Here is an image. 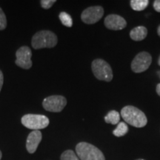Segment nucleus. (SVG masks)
Masks as SVG:
<instances>
[{"instance_id": "1", "label": "nucleus", "mask_w": 160, "mask_h": 160, "mask_svg": "<svg viewBox=\"0 0 160 160\" xmlns=\"http://www.w3.org/2000/svg\"><path fill=\"white\" fill-rule=\"evenodd\" d=\"M121 116L125 122L135 128H143L148 123L145 113L134 106L127 105L124 107L121 110Z\"/></svg>"}, {"instance_id": "19", "label": "nucleus", "mask_w": 160, "mask_h": 160, "mask_svg": "<svg viewBox=\"0 0 160 160\" xmlns=\"http://www.w3.org/2000/svg\"><path fill=\"white\" fill-rule=\"evenodd\" d=\"M56 0H42L41 5L44 9H49L56 2Z\"/></svg>"}, {"instance_id": "7", "label": "nucleus", "mask_w": 160, "mask_h": 160, "mask_svg": "<svg viewBox=\"0 0 160 160\" xmlns=\"http://www.w3.org/2000/svg\"><path fill=\"white\" fill-rule=\"evenodd\" d=\"M67 105V100L62 96L53 95L46 97L42 102V106L50 112H61Z\"/></svg>"}, {"instance_id": "18", "label": "nucleus", "mask_w": 160, "mask_h": 160, "mask_svg": "<svg viewBox=\"0 0 160 160\" xmlns=\"http://www.w3.org/2000/svg\"><path fill=\"white\" fill-rule=\"evenodd\" d=\"M6 27H7V19L5 13L0 8V31L5 29Z\"/></svg>"}, {"instance_id": "4", "label": "nucleus", "mask_w": 160, "mask_h": 160, "mask_svg": "<svg viewBox=\"0 0 160 160\" xmlns=\"http://www.w3.org/2000/svg\"><path fill=\"white\" fill-rule=\"evenodd\" d=\"M92 71L96 78L99 80L105 82H111L113 75L111 65L107 62L102 59L93 60L91 65Z\"/></svg>"}, {"instance_id": "21", "label": "nucleus", "mask_w": 160, "mask_h": 160, "mask_svg": "<svg viewBox=\"0 0 160 160\" xmlns=\"http://www.w3.org/2000/svg\"><path fill=\"white\" fill-rule=\"evenodd\" d=\"M3 82H4V76H3L2 72L1 70H0V91H1L2 88Z\"/></svg>"}, {"instance_id": "3", "label": "nucleus", "mask_w": 160, "mask_h": 160, "mask_svg": "<svg viewBox=\"0 0 160 160\" xmlns=\"http://www.w3.org/2000/svg\"><path fill=\"white\" fill-rule=\"evenodd\" d=\"M76 151L81 160H105L103 153L98 148L85 142L77 144Z\"/></svg>"}, {"instance_id": "16", "label": "nucleus", "mask_w": 160, "mask_h": 160, "mask_svg": "<svg viewBox=\"0 0 160 160\" xmlns=\"http://www.w3.org/2000/svg\"><path fill=\"white\" fill-rule=\"evenodd\" d=\"M59 17L60 21H61L63 25L68 28L72 27V25H73V20H72L71 17L68 13H67L66 12H61L59 13Z\"/></svg>"}, {"instance_id": "5", "label": "nucleus", "mask_w": 160, "mask_h": 160, "mask_svg": "<svg viewBox=\"0 0 160 160\" xmlns=\"http://www.w3.org/2000/svg\"><path fill=\"white\" fill-rule=\"evenodd\" d=\"M22 124L28 129L39 131L48 126L49 119L44 115L26 114L22 118Z\"/></svg>"}, {"instance_id": "11", "label": "nucleus", "mask_w": 160, "mask_h": 160, "mask_svg": "<svg viewBox=\"0 0 160 160\" xmlns=\"http://www.w3.org/2000/svg\"><path fill=\"white\" fill-rule=\"evenodd\" d=\"M42 138V135L39 131H33L29 133L26 141V148L29 153H33L37 151Z\"/></svg>"}, {"instance_id": "6", "label": "nucleus", "mask_w": 160, "mask_h": 160, "mask_svg": "<svg viewBox=\"0 0 160 160\" xmlns=\"http://www.w3.org/2000/svg\"><path fill=\"white\" fill-rule=\"evenodd\" d=\"M152 62V57L146 51L140 52L131 62V69L134 73H139L147 71Z\"/></svg>"}, {"instance_id": "8", "label": "nucleus", "mask_w": 160, "mask_h": 160, "mask_svg": "<svg viewBox=\"0 0 160 160\" xmlns=\"http://www.w3.org/2000/svg\"><path fill=\"white\" fill-rule=\"evenodd\" d=\"M104 14V9L101 6H93L86 8L81 15L83 22L88 25L97 23L102 19Z\"/></svg>"}, {"instance_id": "24", "label": "nucleus", "mask_w": 160, "mask_h": 160, "mask_svg": "<svg viewBox=\"0 0 160 160\" xmlns=\"http://www.w3.org/2000/svg\"><path fill=\"white\" fill-rule=\"evenodd\" d=\"M158 65L160 66V56H159V59H158Z\"/></svg>"}, {"instance_id": "12", "label": "nucleus", "mask_w": 160, "mask_h": 160, "mask_svg": "<svg viewBox=\"0 0 160 160\" xmlns=\"http://www.w3.org/2000/svg\"><path fill=\"white\" fill-rule=\"evenodd\" d=\"M148 30L144 26H138L130 32V37L134 41H142L147 37Z\"/></svg>"}, {"instance_id": "20", "label": "nucleus", "mask_w": 160, "mask_h": 160, "mask_svg": "<svg viewBox=\"0 0 160 160\" xmlns=\"http://www.w3.org/2000/svg\"><path fill=\"white\" fill-rule=\"evenodd\" d=\"M153 8L156 11L160 13V0H155L153 2Z\"/></svg>"}, {"instance_id": "10", "label": "nucleus", "mask_w": 160, "mask_h": 160, "mask_svg": "<svg viewBox=\"0 0 160 160\" xmlns=\"http://www.w3.org/2000/svg\"><path fill=\"white\" fill-rule=\"evenodd\" d=\"M105 26L108 29L113 31H120L127 26V22L122 17L117 14H110L104 21Z\"/></svg>"}, {"instance_id": "22", "label": "nucleus", "mask_w": 160, "mask_h": 160, "mask_svg": "<svg viewBox=\"0 0 160 160\" xmlns=\"http://www.w3.org/2000/svg\"><path fill=\"white\" fill-rule=\"evenodd\" d=\"M156 90H157V94L159 95V97H160V83L158 84L157 86V88H156Z\"/></svg>"}, {"instance_id": "25", "label": "nucleus", "mask_w": 160, "mask_h": 160, "mask_svg": "<svg viewBox=\"0 0 160 160\" xmlns=\"http://www.w3.org/2000/svg\"><path fill=\"white\" fill-rule=\"evenodd\" d=\"M2 152H1V151H0V160H1V159H2Z\"/></svg>"}, {"instance_id": "23", "label": "nucleus", "mask_w": 160, "mask_h": 160, "mask_svg": "<svg viewBox=\"0 0 160 160\" xmlns=\"http://www.w3.org/2000/svg\"><path fill=\"white\" fill-rule=\"evenodd\" d=\"M157 33H158V35H159V37H160V25L159 26V27H158V29H157Z\"/></svg>"}, {"instance_id": "15", "label": "nucleus", "mask_w": 160, "mask_h": 160, "mask_svg": "<svg viewBox=\"0 0 160 160\" xmlns=\"http://www.w3.org/2000/svg\"><path fill=\"white\" fill-rule=\"evenodd\" d=\"M128 132V127L127 124L125 122H121L118 124L117 127L113 131V134L115 137H121L125 136Z\"/></svg>"}, {"instance_id": "2", "label": "nucleus", "mask_w": 160, "mask_h": 160, "mask_svg": "<svg viewBox=\"0 0 160 160\" xmlns=\"http://www.w3.org/2000/svg\"><path fill=\"white\" fill-rule=\"evenodd\" d=\"M57 36L50 31L37 32L32 38V47L36 50L42 48H52L57 45Z\"/></svg>"}, {"instance_id": "17", "label": "nucleus", "mask_w": 160, "mask_h": 160, "mask_svg": "<svg viewBox=\"0 0 160 160\" xmlns=\"http://www.w3.org/2000/svg\"><path fill=\"white\" fill-rule=\"evenodd\" d=\"M60 160H79V159L75 152H73L72 150H67L62 153Z\"/></svg>"}, {"instance_id": "26", "label": "nucleus", "mask_w": 160, "mask_h": 160, "mask_svg": "<svg viewBox=\"0 0 160 160\" xmlns=\"http://www.w3.org/2000/svg\"><path fill=\"white\" fill-rule=\"evenodd\" d=\"M137 160H145V159H137Z\"/></svg>"}, {"instance_id": "9", "label": "nucleus", "mask_w": 160, "mask_h": 160, "mask_svg": "<svg viewBox=\"0 0 160 160\" xmlns=\"http://www.w3.org/2000/svg\"><path fill=\"white\" fill-rule=\"evenodd\" d=\"M16 65L23 69H30L32 67V52L28 46H22L16 53Z\"/></svg>"}, {"instance_id": "13", "label": "nucleus", "mask_w": 160, "mask_h": 160, "mask_svg": "<svg viewBox=\"0 0 160 160\" xmlns=\"http://www.w3.org/2000/svg\"><path fill=\"white\" fill-rule=\"evenodd\" d=\"M120 115L119 112L114 111H109L108 114L105 117V121L106 123H110L112 125H118L119 123Z\"/></svg>"}, {"instance_id": "14", "label": "nucleus", "mask_w": 160, "mask_h": 160, "mask_svg": "<svg viewBox=\"0 0 160 160\" xmlns=\"http://www.w3.org/2000/svg\"><path fill=\"white\" fill-rule=\"evenodd\" d=\"M148 0H131V6L133 11H141L145 10L148 5Z\"/></svg>"}]
</instances>
